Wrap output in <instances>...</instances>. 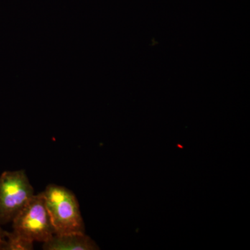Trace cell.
Returning a JSON list of instances; mask_svg holds the SVG:
<instances>
[{
	"mask_svg": "<svg viewBox=\"0 0 250 250\" xmlns=\"http://www.w3.org/2000/svg\"><path fill=\"white\" fill-rule=\"evenodd\" d=\"M11 223L12 232H6V250H31L34 242L45 243L54 235L42 192L34 195Z\"/></svg>",
	"mask_w": 250,
	"mask_h": 250,
	"instance_id": "cell-1",
	"label": "cell"
},
{
	"mask_svg": "<svg viewBox=\"0 0 250 250\" xmlns=\"http://www.w3.org/2000/svg\"><path fill=\"white\" fill-rule=\"evenodd\" d=\"M42 193L54 234L85 233L80 205L73 192L62 186L49 184Z\"/></svg>",
	"mask_w": 250,
	"mask_h": 250,
	"instance_id": "cell-2",
	"label": "cell"
},
{
	"mask_svg": "<svg viewBox=\"0 0 250 250\" xmlns=\"http://www.w3.org/2000/svg\"><path fill=\"white\" fill-rule=\"evenodd\" d=\"M34 195L25 170L3 172L0 175V226L11 223Z\"/></svg>",
	"mask_w": 250,
	"mask_h": 250,
	"instance_id": "cell-3",
	"label": "cell"
},
{
	"mask_svg": "<svg viewBox=\"0 0 250 250\" xmlns=\"http://www.w3.org/2000/svg\"><path fill=\"white\" fill-rule=\"evenodd\" d=\"M45 250H93L98 246L85 233H68L54 234L43 243Z\"/></svg>",
	"mask_w": 250,
	"mask_h": 250,
	"instance_id": "cell-4",
	"label": "cell"
},
{
	"mask_svg": "<svg viewBox=\"0 0 250 250\" xmlns=\"http://www.w3.org/2000/svg\"><path fill=\"white\" fill-rule=\"evenodd\" d=\"M5 238H6V231H4L0 226V240H5L6 239Z\"/></svg>",
	"mask_w": 250,
	"mask_h": 250,
	"instance_id": "cell-5",
	"label": "cell"
},
{
	"mask_svg": "<svg viewBox=\"0 0 250 250\" xmlns=\"http://www.w3.org/2000/svg\"><path fill=\"white\" fill-rule=\"evenodd\" d=\"M0 250H6V239L0 240Z\"/></svg>",
	"mask_w": 250,
	"mask_h": 250,
	"instance_id": "cell-6",
	"label": "cell"
}]
</instances>
